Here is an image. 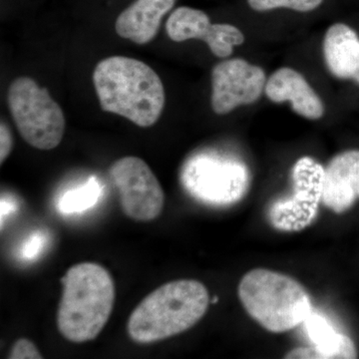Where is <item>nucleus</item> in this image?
<instances>
[{"label":"nucleus","mask_w":359,"mask_h":359,"mask_svg":"<svg viewBox=\"0 0 359 359\" xmlns=\"http://www.w3.org/2000/svg\"><path fill=\"white\" fill-rule=\"evenodd\" d=\"M101 109L122 116L142 128L153 126L164 110L166 95L159 75L138 59L111 56L93 72Z\"/></svg>","instance_id":"obj_1"},{"label":"nucleus","mask_w":359,"mask_h":359,"mask_svg":"<svg viewBox=\"0 0 359 359\" xmlns=\"http://www.w3.org/2000/svg\"><path fill=\"white\" fill-rule=\"evenodd\" d=\"M61 283L59 332L74 344L95 339L114 309L115 283L109 271L95 263L78 264L68 269Z\"/></svg>","instance_id":"obj_2"},{"label":"nucleus","mask_w":359,"mask_h":359,"mask_svg":"<svg viewBox=\"0 0 359 359\" xmlns=\"http://www.w3.org/2000/svg\"><path fill=\"white\" fill-rule=\"evenodd\" d=\"M210 302L209 290L198 280L165 283L132 311L127 325L130 339L149 344L183 334L204 318Z\"/></svg>","instance_id":"obj_3"},{"label":"nucleus","mask_w":359,"mask_h":359,"mask_svg":"<svg viewBox=\"0 0 359 359\" xmlns=\"http://www.w3.org/2000/svg\"><path fill=\"white\" fill-rule=\"evenodd\" d=\"M238 294L250 318L273 334L299 327L313 309L311 295L302 283L269 269H255L245 273Z\"/></svg>","instance_id":"obj_4"},{"label":"nucleus","mask_w":359,"mask_h":359,"mask_svg":"<svg viewBox=\"0 0 359 359\" xmlns=\"http://www.w3.org/2000/svg\"><path fill=\"white\" fill-rule=\"evenodd\" d=\"M181 183L194 199L226 207L240 202L249 191L250 169L236 156L212 151L199 153L184 164Z\"/></svg>","instance_id":"obj_5"},{"label":"nucleus","mask_w":359,"mask_h":359,"mask_svg":"<svg viewBox=\"0 0 359 359\" xmlns=\"http://www.w3.org/2000/svg\"><path fill=\"white\" fill-rule=\"evenodd\" d=\"M7 104L16 128L26 143L39 150L57 147L66 128L60 105L32 78L14 79L7 92Z\"/></svg>","instance_id":"obj_6"},{"label":"nucleus","mask_w":359,"mask_h":359,"mask_svg":"<svg viewBox=\"0 0 359 359\" xmlns=\"http://www.w3.org/2000/svg\"><path fill=\"white\" fill-rule=\"evenodd\" d=\"M325 168L311 157H302L292 171V193L276 200L269 207L268 217L276 229L301 231L313 223L323 203Z\"/></svg>","instance_id":"obj_7"},{"label":"nucleus","mask_w":359,"mask_h":359,"mask_svg":"<svg viewBox=\"0 0 359 359\" xmlns=\"http://www.w3.org/2000/svg\"><path fill=\"white\" fill-rule=\"evenodd\" d=\"M108 175L128 218L151 222L162 214L165 193L145 161L135 156L123 157L111 165Z\"/></svg>","instance_id":"obj_8"},{"label":"nucleus","mask_w":359,"mask_h":359,"mask_svg":"<svg viewBox=\"0 0 359 359\" xmlns=\"http://www.w3.org/2000/svg\"><path fill=\"white\" fill-rule=\"evenodd\" d=\"M266 73L244 59L222 61L212 71V109L226 115L259 100L266 88Z\"/></svg>","instance_id":"obj_9"},{"label":"nucleus","mask_w":359,"mask_h":359,"mask_svg":"<svg viewBox=\"0 0 359 359\" xmlns=\"http://www.w3.org/2000/svg\"><path fill=\"white\" fill-rule=\"evenodd\" d=\"M166 32L170 39L175 42L203 40L219 58L230 57L233 47L245 42L244 33L236 26L226 23L212 25L204 11L188 6L175 9L168 18Z\"/></svg>","instance_id":"obj_10"},{"label":"nucleus","mask_w":359,"mask_h":359,"mask_svg":"<svg viewBox=\"0 0 359 359\" xmlns=\"http://www.w3.org/2000/svg\"><path fill=\"white\" fill-rule=\"evenodd\" d=\"M359 199V150L335 156L325 168L323 204L337 214Z\"/></svg>","instance_id":"obj_11"},{"label":"nucleus","mask_w":359,"mask_h":359,"mask_svg":"<svg viewBox=\"0 0 359 359\" xmlns=\"http://www.w3.org/2000/svg\"><path fill=\"white\" fill-rule=\"evenodd\" d=\"M264 92L273 102L287 101L297 115L306 119L318 120L325 114L320 96L304 75L292 68L283 67L273 72L266 81Z\"/></svg>","instance_id":"obj_12"},{"label":"nucleus","mask_w":359,"mask_h":359,"mask_svg":"<svg viewBox=\"0 0 359 359\" xmlns=\"http://www.w3.org/2000/svg\"><path fill=\"white\" fill-rule=\"evenodd\" d=\"M177 0H135L118 16L115 30L120 37L139 45L157 36L162 20Z\"/></svg>","instance_id":"obj_13"},{"label":"nucleus","mask_w":359,"mask_h":359,"mask_svg":"<svg viewBox=\"0 0 359 359\" xmlns=\"http://www.w3.org/2000/svg\"><path fill=\"white\" fill-rule=\"evenodd\" d=\"M323 56L334 76L353 79L359 63L358 33L344 23L330 26L323 39Z\"/></svg>","instance_id":"obj_14"},{"label":"nucleus","mask_w":359,"mask_h":359,"mask_svg":"<svg viewBox=\"0 0 359 359\" xmlns=\"http://www.w3.org/2000/svg\"><path fill=\"white\" fill-rule=\"evenodd\" d=\"M304 328L313 344L314 359H353L358 351L353 340L335 330L323 314L313 311L304 321Z\"/></svg>","instance_id":"obj_15"},{"label":"nucleus","mask_w":359,"mask_h":359,"mask_svg":"<svg viewBox=\"0 0 359 359\" xmlns=\"http://www.w3.org/2000/svg\"><path fill=\"white\" fill-rule=\"evenodd\" d=\"M101 194V187L91 180L84 187L70 191L59 202V210L65 214L83 212L95 205Z\"/></svg>","instance_id":"obj_16"},{"label":"nucleus","mask_w":359,"mask_h":359,"mask_svg":"<svg viewBox=\"0 0 359 359\" xmlns=\"http://www.w3.org/2000/svg\"><path fill=\"white\" fill-rule=\"evenodd\" d=\"M323 0H248V4L254 11H273L276 8H289L299 13H309L318 8Z\"/></svg>","instance_id":"obj_17"},{"label":"nucleus","mask_w":359,"mask_h":359,"mask_svg":"<svg viewBox=\"0 0 359 359\" xmlns=\"http://www.w3.org/2000/svg\"><path fill=\"white\" fill-rule=\"evenodd\" d=\"M11 359H41L43 358L39 348L27 339H20L14 342L13 348L9 353Z\"/></svg>","instance_id":"obj_18"},{"label":"nucleus","mask_w":359,"mask_h":359,"mask_svg":"<svg viewBox=\"0 0 359 359\" xmlns=\"http://www.w3.org/2000/svg\"><path fill=\"white\" fill-rule=\"evenodd\" d=\"M13 148V138L11 129L6 123L1 122V125H0V163L1 165L11 155Z\"/></svg>","instance_id":"obj_19"},{"label":"nucleus","mask_w":359,"mask_h":359,"mask_svg":"<svg viewBox=\"0 0 359 359\" xmlns=\"http://www.w3.org/2000/svg\"><path fill=\"white\" fill-rule=\"evenodd\" d=\"M43 243V235L32 236L23 247L22 257L25 259H33L41 250Z\"/></svg>","instance_id":"obj_20"},{"label":"nucleus","mask_w":359,"mask_h":359,"mask_svg":"<svg viewBox=\"0 0 359 359\" xmlns=\"http://www.w3.org/2000/svg\"><path fill=\"white\" fill-rule=\"evenodd\" d=\"M354 81L356 82L359 85V63L358 66V69L355 71V74H354L353 79Z\"/></svg>","instance_id":"obj_21"},{"label":"nucleus","mask_w":359,"mask_h":359,"mask_svg":"<svg viewBox=\"0 0 359 359\" xmlns=\"http://www.w3.org/2000/svg\"><path fill=\"white\" fill-rule=\"evenodd\" d=\"M218 301H219L218 297H217V295H216V297H212L211 302H212V304H217V302H218Z\"/></svg>","instance_id":"obj_22"}]
</instances>
